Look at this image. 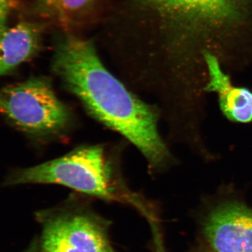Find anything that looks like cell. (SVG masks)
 <instances>
[{
	"instance_id": "obj_2",
	"label": "cell",
	"mask_w": 252,
	"mask_h": 252,
	"mask_svg": "<svg viewBox=\"0 0 252 252\" xmlns=\"http://www.w3.org/2000/svg\"><path fill=\"white\" fill-rule=\"evenodd\" d=\"M28 184L64 186L88 196L130 205L147 216L152 214L149 202L124 178L117 147L79 146L54 160L13 170L4 185Z\"/></svg>"
},
{
	"instance_id": "obj_5",
	"label": "cell",
	"mask_w": 252,
	"mask_h": 252,
	"mask_svg": "<svg viewBox=\"0 0 252 252\" xmlns=\"http://www.w3.org/2000/svg\"><path fill=\"white\" fill-rule=\"evenodd\" d=\"M207 241L217 252H252V209L227 202L214 209L204 228Z\"/></svg>"
},
{
	"instance_id": "obj_3",
	"label": "cell",
	"mask_w": 252,
	"mask_h": 252,
	"mask_svg": "<svg viewBox=\"0 0 252 252\" xmlns=\"http://www.w3.org/2000/svg\"><path fill=\"white\" fill-rule=\"evenodd\" d=\"M0 114L28 137L44 142L67 135L75 122L72 111L46 77L31 78L0 89Z\"/></svg>"
},
{
	"instance_id": "obj_8",
	"label": "cell",
	"mask_w": 252,
	"mask_h": 252,
	"mask_svg": "<svg viewBox=\"0 0 252 252\" xmlns=\"http://www.w3.org/2000/svg\"><path fill=\"white\" fill-rule=\"evenodd\" d=\"M39 29L21 23L0 34V77L6 75L31 59L39 46Z\"/></svg>"
},
{
	"instance_id": "obj_1",
	"label": "cell",
	"mask_w": 252,
	"mask_h": 252,
	"mask_svg": "<svg viewBox=\"0 0 252 252\" xmlns=\"http://www.w3.org/2000/svg\"><path fill=\"white\" fill-rule=\"evenodd\" d=\"M53 69L64 89L91 117L124 136L145 158L151 173L171 162L158 132L159 112L109 72L89 41L68 37L58 48Z\"/></svg>"
},
{
	"instance_id": "obj_4",
	"label": "cell",
	"mask_w": 252,
	"mask_h": 252,
	"mask_svg": "<svg viewBox=\"0 0 252 252\" xmlns=\"http://www.w3.org/2000/svg\"><path fill=\"white\" fill-rule=\"evenodd\" d=\"M41 252H116L107 221L79 197L38 213Z\"/></svg>"
},
{
	"instance_id": "obj_9",
	"label": "cell",
	"mask_w": 252,
	"mask_h": 252,
	"mask_svg": "<svg viewBox=\"0 0 252 252\" xmlns=\"http://www.w3.org/2000/svg\"><path fill=\"white\" fill-rule=\"evenodd\" d=\"M47 7L57 10L60 12L77 11L89 4L91 0H39Z\"/></svg>"
},
{
	"instance_id": "obj_10",
	"label": "cell",
	"mask_w": 252,
	"mask_h": 252,
	"mask_svg": "<svg viewBox=\"0 0 252 252\" xmlns=\"http://www.w3.org/2000/svg\"><path fill=\"white\" fill-rule=\"evenodd\" d=\"M18 0H0V34L7 29L8 19Z\"/></svg>"
},
{
	"instance_id": "obj_11",
	"label": "cell",
	"mask_w": 252,
	"mask_h": 252,
	"mask_svg": "<svg viewBox=\"0 0 252 252\" xmlns=\"http://www.w3.org/2000/svg\"><path fill=\"white\" fill-rule=\"evenodd\" d=\"M38 245L36 243H33L32 244L29 248H28L26 251L23 252H37Z\"/></svg>"
},
{
	"instance_id": "obj_7",
	"label": "cell",
	"mask_w": 252,
	"mask_h": 252,
	"mask_svg": "<svg viewBox=\"0 0 252 252\" xmlns=\"http://www.w3.org/2000/svg\"><path fill=\"white\" fill-rule=\"evenodd\" d=\"M158 9L194 22L218 25L236 17L243 0H150Z\"/></svg>"
},
{
	"instance_id": "obj_6",
	"label": "cell",
	"mask_w": 252,
	"mask_h": 252,
	"mask_svg": "<svg viewBox=\"0 0 252 252\" xmlns=\"http://www.w3.org/2000/svg\"><path fill=\"white\" fill-rule=\"evenodd\" d=\"M205 61L208 69L209 81L204 90L217 93L222 112L230 120L237 123L252 121V93L244 88L235 87L230 78L224 74L218 60L205 53Z\"/></svg>"
}]
</instances>
